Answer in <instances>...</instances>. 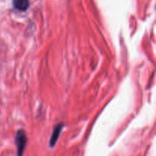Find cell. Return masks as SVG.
<instances>
[{
  "instance_id": "obj_1",
  "label": "cell",
  "mask_w": 156,
  "mask_h": 156,
  "mask_svg": "<svg viewBox=\"0 0 156 156\" xmlns=\"http://www.w3.org/2000/svg\"><path fill=\"white\" fill-rule=\"evenodd\" d=\"M27 143V136L24 130L18 131L15 136V144L17 146V155L22 156L24 153V148Z\"/></svg>"
},
{
  "instance_id": "obj_2",
  "label": "cell",
  "mask_w": 156,
  "mask_h": 156,
  "mask_svg": "<svg viewBox=\"0 0 156 156\" xmlns=\"http://www.w3.org/2000/svg\"><path fill=\"white\" fill-rule=\"evenodd\" d=\"M62 127H63V124L62 123H59L56 127L54 128L53 131V133H52L51 137H50V146L51 147L54 146V145L56 144V141H57L58 138H59V135H60V133L62 131Z\"/></svg>"
},
{
  "instance_id": "obj_3",
  "label": "cell",
  "mask_w": 156,
  "mask_h": 156,
  "mask_svg": "<svg viewBox=\"0 0 156 156\" xmlns=\"http://www.w3.org/2000/svg\"><path fill=\"white\" fill-rule=\"evenodd\" d=\"M13 5L17 10L26 11L29 7V0H13Z\"/></svg>"
}]
</instances>
